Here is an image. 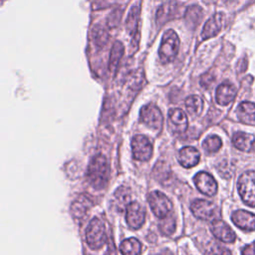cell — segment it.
Instances as JSON below:
<instances>
[{"instance_id":"83f0119b","label":"cell","mask_w":255,"mask_h":255,"mask_svg":"<svg viewBox=\"0 0 255 255\" xmlns=\"http://www.w3.org/2000/svg\"><path fill=\"white\" fill-rule=\"evenodd\" d=\"M93 38L99 47H103L109 40V34L102 26L97 25L93 29Z\"/></svg>"},{"instance_id":"ac0fdd59","label":"cell","mask_w":255,"mask_h":255,"mask_svg":"<svg viewBox=\"0 0 255 255\" xmlns=\"http://www.w3.org/2000/svg\"><path fill=\"white\" fill-rule=\"evenodd\" d=\"M235 87L229 83H223L218 86L215 94L216 102L221 106L229 105L235 98Z\"/></svg>"},{"instance_id":"e0dca14e","label":"cell","mask_w":255,"mask_h":255,"mask_svg":"<svg viewBox=\"0 0 255 255\" xmlns=\"http://www.w3.org/2000/svg\"><path fill=\"white\" fill-rule=\"evenodd\" d=\"M200 158L199 151L192 146H185L179 150L178 161L179 163L186 168L195 166Z\"/></svg>"},{"instance_id":"f546056e","label":"cell","mask_w":255,"mask_h":255,"mask_svg":"<svg viewBox=\"0 0 255 255\" xmlns=\"http://www.w3.org/2000/svg\"><path fill=\"white\" fill-rule=\"evenodd\" d=\"M214 82V76L211 74H204L200 79V84L204 88H209Z\"/></svg>"},{"instance_id":"9c48e42d","label":"cell","mask_w":255,"mask_h":255,"mask_svg":"<svg viewBox=\"0 0 255 255\" xmlns=\"http://www.w3.org/2000/svg\"><path fill=\"white\" fill-rule=\"evenodd\" d=\"M196 188L207 196H213L217 192V183L212 175L205 171L196 173L193 178Z\"/></svg>"},{"instance_id":"44dd1931","label":"cell","mask_w":255,"mask_h":255,"mask_svg":"<svg viewBox=\"0 0 255 255\" xmlns=\"http://www.w3.org/2000/svg\"><path fill=\"white\" fill-rule=\"evenodd\" d=\"M120 251L123 255H139L141 251L140 242L133 237L126 239L121 243Z\"/></svg>"},{"instance_id":"603a6c76","label":"cell","mask_w":255,"mask_h":255,"mask_svg":"<svg viewBox=\"0 0 255 255\" xmlns=\"http://www.w3.org/2000/svg\"><path fill=\"white\" fill-rule=\"evenodd\" d=\"M91 205V200L86 196L79 197L73 204H72V212L75 217H83L87 212L89 206Z\"/></svg>"},{"instance_id":"3957f363","label":"cell","mask_w":255,"mask_h":255,"mask_svg":"<svg viewBox=\"0 0 255 255\" xmlns=\"http://www.w3.org/2000/svg\"><path fill=\"white\" fill-rule=\"evenodd\" d=\"M179 48V39L173 30H167L161 39V44L159 47V59L162 63L171 62Z\"/></svg>"},{"instance_id":"ba28073f","label":"cell","mask_w":255,"mask_h":255,"mask_svg":"<svg viewBox=\"0 0 255 255\" xmlns=\"http://www.w3.org/2000/svg\"><path fill=\"white\" fill-rule=\"evenodd\" d=\"M132 155L135 159L146 161L150 158L152 153V146L150 141L144 135H135L131 140Z\"/></svg>"},{"instance_id":"30bf717a","label":"cell","mask_w":255,"mask_h":255,"mask_svg":"<svg viewBox=\"0 0 255 255\" xmlns=\"http://www.w3.org/2000/svg\"><path fill=\"white\" fill-rule=\"evenodd\" d=\"M144 210L141 205L135 201H131L127 206V222L132 229H138L144 222Z\"/></svg>"},{"instance_id":"7c38bea8","label":"cell","mask_w":255,"mask_h":255,"mask_svg":"<svg viewBox=\"0 0 255 255\" xmlns=\"http://www.w3.org/2000/svg\"><path fill=\"white\" fill-rule=\"evenodd\" d=\"M211 231L212 234L219 240L227 243H231L235 241L236 235L234 231L230 228L228 224H226L223 220L215 219L211 223Z\"/></svg>"},{"instance_id":"484cf974","label":"cell","mask_w":255,"mask_h":255,"mask_svg":"<svg viewBox=\"0 0 255 255\" xmlns=\"http://www.w3.org/2000/svg\"><path fill=\"white\" fill-rule=\"evenodd\" d=\"M222 145V141L219 136L217 135H209L207 136L204 141L202 142V146L205 149V151L212 153L219 150V148Z\"/></svg>"},{"instance_id":"4316f807","label":"cell","mask_w":255,"mask_h":255,"mask_svg":"<svg viewBox=\"0 0 255 255\" xmlns=\"http://www.w3.org/2000/svg\"><path fill=\"white\" fill-rule=\"evenodd\" d=\"M159 229L164 235H171L175 230V218L173 215L168 214L164 218H161L159 223Z\"/></svg>"},{"instance_id":"f1b7e54d","label":"cell","mask_w":255,"mask_h":255,"mask_svg":"<svg viewBox=\"0 0 255 255\" xmlns=\"http://www.w3.org/2000/svg\"><path fill=\"white\" fill-rule=\"evenodd\" d=\"M209 253L211 255H231V252L227 248L217 243H211L209 246Z\"/></svg>"},{"instance_id":"836d02e7","label":"cell","mask_w":255,"mask_h":255,"mask_svg":"<svg viewBox=\"0 0 255 255\" xmlns=\"http://www.w3.org/2000/svg\"><path fill=\"white\" fill-rule=\"evenodd\" d=\"M253 245H254V247H255V242H254V243H253Z\"/></svg>"},{"instance_id":"52a82bcc","label":"cell","mask_w":255,"mask_h":255,"mask_svg":"<svg viewBox=\"0 0 255 255\" xmlns=\"http://www.w3.org/2000/svg\"><path fill=\"white\" fill-rule=\"evenodd\" d=\"M139 119L141 123L155 130L161 128L163 118L161 116L159 109L154 105L149 104L142 107V109L140 110Z\"/></svg>"},{"instance_id":"277c9868","label":"cell","mask_w":255,"mask_h":255,"mask_svg":"<svg viewBox=\"0 0 255 255\" xmlns=\"http://www.w3.org/2000/svg\"><path fill=\"white\" fill-rule=\"evenodd\" d=\"M86 240L91 249H100L107 241L105 227L99 218H93L86 231Z\"/></svg>"},{"instance_id":"1f68e13d","label":"cell","mask_w":255,"mask_h":255,"mask_svg":"<svg viewBox=\"0 0 255 255\" xmlns=\"http://www.w3.org/2000/svg\"><path fill=\"white\" fill-rule=\"evenodd\" d=\"M154 255H173L168 249H164V250H162V251H160L159 253H157V254H154Z\"/></svg>"},{"instance_id":"d4e9b609","label":"cell","mask_w":255,"mask_h":255,"mask_svg":"<svg viewBox=\"0 0 255 255\" xmlns=\"http://www.w3.org/2000/svg\"><path fill=\"white\" fill-rule=\"evenodd\" d=\"M202 17V10L198 6H190L187 8L185 13V20L187 24L194 28L197 26V24L200 22V19Z\"/></svg>"},{"instance_id":"7402d4cb","label":"cell","mask_w":255,"mask_h":255,"mask_svg":"<svg viewBox=\"0 0 255 255\" xmlns=\"http://www.w3.org/2000/svg\"><path fill=\"white\" fill-rule=\"evenodd\" d=\"M124 55V46L121 42L116 41L112 47L111 50V56H110V70L115 71L119 65V62L121 58Z\"/></svg>"},{"instance_id":"5b68a950","label":"cell","mask_w":255,"mask_h":255,"mask_svg":"<svg viewBox=\"0 0 255 255\" xmlns=\"http://www.w3.org/2000/svg\"><path fill=\"white\" fill-rule=\"evenodd\" d=\"M148 203L153 214L159 218H164L171 211L170 200L160 191H152L148 195Z\"/></svg>"},{"instance_id":"8992f818","label":"cell","mask_w":255,"mask_h":255,"mask_svg":"<svg viewBox=\"0 0 255 255\" xmlns=\"http://www.w3.org/2000/svg\"><path fill=\"white\" fill-rule=\"evenodd\" d=\"M190 209L196 218L202 220H215L219 213L216 205L205 199H195L191 202Z\"/></svg>"},{"instance_id":"4fadbf2b","label":"cell","mask_w":255,"mask_h":255,"mask_svg":"<svg viewBox=\"0 0 255 255\" xmlns=\"http://www.w3.org/2000/svg\"><path fill=\"white\" fill-rule=\"evenodd\" d=\"M187 117L179 109H171L168 112V125L173 132H183L187 128Z\"/></svg>"},{"instance_id":"5bb4252c","label":"cell","mask_w":255,"mask_h":255,"mask_svg":"<svg viewBox=\"0 0 255 255\" xmlns=\"http://www.w3.org/2000/svg\"><path fill=\"white\" fill-rule=\"evenodd\" d=\"M178 10H179V4L174 1H170V2L165 3L162 6H160L156 12L157 25L161 26L165 22L176 17Z\"/></svg>"},{"instance_id":"d6a6232c","label":"cell","mask_w":255,"mask_h":255,"mask_svg":"<svg viewBox=\"0 0 255 255\" xmlns=\"http://www.w3.org/2000/svg\"><path fill=\"white\" fill-rule=\"evenodd\" d=\"M225 1H227V2H232V1H235V0H225Z\"/></svg>"},{"instance_id":"cb8c5ba5","label":"cell","mask_w":255,"mask_h":255,"mask_svg":"<svg viewBox=\"0 0 255 255\" xmlns=\"http://www.w3.org/2000/svg\"><path fill=\"white\" fill-rule=\"evenodd\" d=\"M185 107L188 113L192 116H198L203 108V101L198 96H189L185 100Z\"/></svg>"},{"instance_id":"2e32d148","label":"cell","mask_w":255,"mask_h":255,"mask_svg":"<svg viewBox=\"0 0 255 255\" xmlns=\"http://www.w3.org/2000/svg\"><path fill=\"white\" fill-rule=\"evenodd\" d=\"M223 20L224 16L221 13L214 14L204 25L203 30L201 32V37L202 39H208L211 37L216 36L219 31L222 28L223 25Z\"/></svg>"},{"instance_id":"8fae6325","label":"cell","mask_w":255,"mask_h":255,"mask_svg":"<svg viewBox=\"0 0 255 255\" xmlns=\"http://www.w3.org/2000/svg\"><path fill=\"white\" fill-rule=\"evenodd\" d=\"M231 219L233 223L242 230L254 231L255 230V214L246 210H236L232 213Z\"/></svg>"},{"instance_id":"ffe728a7","label":"cell","mask_w":255,"mask_h":255,"mask_svg":"<svg viewBox=\"0 0 255 255\" xmlns=\"http://www.w3.org/2000/svg\"><path fill=\"white\" fill-rule=\"evenodd\" d=\"M138 20H139V7L138 6H132L128 19H127V30L128 34L132 37L134 40L135 37L138 36Z\"/></svg>"},{"instance_id":"d6986e66","label":"cell","mask_w":255,"mask_h":255,"mask_svg":"<svg viewBox=\"0 0 255 255\" xmlns=\"http://www.w3.org/2000/svg\"><path fill=\"white\" fill-rule=\"evenodd\" d=\"M237 117L244 124H252L255 122V104L252 102H242L236 110Z\"/></svg>"},{"instance_id":"9a60e30c","label":"cell","mask_w":255,"mask_h":255,"mask_svg":"<svg viewBox=\"0 0 255 255\" xmlns=\"http://www.w3.org/2000/svg\"><path fill=\"white\" fill-rule=\"evenodd\" d=\"M232 142L236 148L242 151H255V136L251 133L238 131L233 135Z\"/></svg>"},{"instance_id":"6da1fadb","label":"cell","mask_w":255,"mask_h":255,"mask_svg":"<svg viewBox=\"0 0 255 255\" xmlns=\"http://www.w3.org/2000/svg\"><path fill=\"white\" fill-rule=\"evenodd\" d=\"M110 177V165L107 158L98 154L92 158L87 171V179L95 189H103Z\"/></svg>"},{"instance_id":"7a4b0ae2","label":"cell","mask_w":255,"mask_h":255,"mask_svg":"<svg viewBox=\"0 0 255 255\" xmlns=\"http://www.w3.org/2000/svg\"><path fill=\"white\" fill-rule=\"evenodd\" d=\"M237 188L244 203L255 207V171L248 170L242 173L238 179Z\"/></svg>"},{"instance_id":"4dcf8cb0","label":"cell","mask_w":255,"mask_h":255,"mask_svg":"<svg viewBox=\"0 0 255 255\" xmlns=\"http://www.w3.org/2000/svg\"><path fill=\"white\" fill-rule=\"evenodd\" d=\"M242 255H255V247H254V245H247L243 249Z\"/></svg>"}]
</instances>
